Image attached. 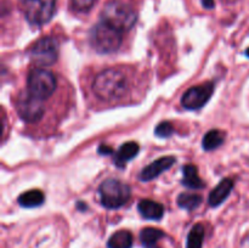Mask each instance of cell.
I'll return each mask as SVG.
<instances>
[{"instance_id": "obj_1", "label": "cell", "mask_w": 249, "mask_h": 248, "mask_svg": "<svg viewBox=\"0 0 249 248\" xmlns=\"http://www.w3.org/2000/svg\"><path fill=\"white\" fill-rule=\"evenodd\" d=\"M129 83L126 74L118 68H107L95 77L92 90L99 99L114 101L126 94Z\"/></svg>"}, {"instance_id": "obj_2", "label": "cell", "mask_w": 249, "mask_h": 248, "mask_svg": "<svg viewBox=\"0 0 249 248\" xmlns=\"http://www.w3.org/2000/svg\"><path fill=\"white\" fill-rule=\"evenodd\" d=\"M136 19H138L136 12L130 5L119 0H114L104 7L100 21L124 33L133 28L134 24L136 23Z\"/></svg>"}, {"instance_id": "obj_3", "label": "cell", "mask_w": 249, "mask_h": 248, "mask_svg": "<svg viewBox=\"0 0 249 248\" xmlns=\"http://www.w3.org/2000/svg\"><path fill=\"white\" fill-rule=\"evenodd\" d=\"M122 32L100 21L90 32V44L100 53H111L122 44Z\"/></svg>"}, {"instance_id": "obj_4", "label": "cell", "mask_w": 249, "mask_h": 248, "mask_svg": "<svg viewBox=\"0 0 249 248\" xmlns=\"http://www.w3.org/2000/svg\"><path fill=\"white\" fill-rule=\"evenodd\" d=\"M99 194L102 206L108 209H118L129 201L131 191L129 185L117 179H108L100 185Z\"/></svg>"}, {"instance_id": "obj_5", "label": "cell", "mask_w": 249, "mask_h": 248, "mask_svg": "<svg viewBox=\"0 0 249 248\" xmlns=\"http://www.w3.org/2000/svg\"><path fill=\"white\" fill-rule=\"evenodd\" d=\"M57 87L56 78L50 71L36 67L29 72L27 78V91L40 100H46L53 94Z\"/></svg>"}, {"instance_id": "obj_6", "label": "cell", "mask_w": 249, "mask_h": 248, "mask_svg": "<svg viewBox=\"0 0 249 248\" xmlns=\"http://www.w3.org/2000/svg\"><path fill=\"white\" fill-rule=\"evenodd\" d=\"M19 6L29 23L43 26L53 17L56 0H19Z\"/></svg>"}, {"instance_id": "obj_7", "label": "cell", "mask_w": 249, "mask_h": 248, "mask_svg": "<svg viewBox=\"0 0 249 248\" xmlns=\"http://www.w3.org/2000/svg\"><path fill=\"white\" fill-rule=\"evenodd\" d=\"M32 62L38 67H48L53 65L58 57V43L53 36L39 39L29 51Z\"/></svg>"}, {"instance_id": "obj_8", "label": "cell", "mask_w": 249, "mask_h": 248, "mask_svg": "<svg viewBox=\"0 0 249 248\" xmlns=\"http://www.w3.org/2000/svg\"><path fill=\"white\" fill-rule=\"evenodd\" d=\"M16 109L18 116L27 123H36L40 121L45 112L43 100L33 96L28 91L18 96L16 102Z\"/></svg>"}, {"instance_id": "obj_9", "label": "cell", "mask_w": 249, "mask_h": 248, "mask_svg": "<svg viewBox=\"0 0 249 248\" xmlns=\"http://www.w3.org/2000/svg\"><path fill=\"white\" fill-rule=\"evenodd\" d=\"M214 91V84L212 82L203 83L197 87L190 88L181 97V105L186 109H198L203 107Z\"/></svg>"}, {"instance_id": "obj_10", "label": "cell", "mask_w": 249, "mask_h": 248, "mask_svg": "<svg viewBox=\"0 0 249 248\" xmlns=\"http://www.w3.org/2000/svg\"><path fill=\"white\" fill-rule=\"evenodd\" d=\"M175 163V158L173 156H167V157H162L160 159L155 160L147 167L143 168L140 173V180L142 181H150L155 177H160L163 172L169 169L173 164Z\"/></svg>"}, {"instance_id": "obj_11", "label": "cell", "mask_w": 249, "mask_h": 248, "mask_svg": "<svg viewBox=\"0 0 249 248\" xmlns=\"http://www.w3.org/2000/svg\"><path fill=\"white\" fill-rule=\"evenodd\" d=\"M233 189V181L231 179H224L216 185L215 189L211 192L209 195V204L212 207H216V206H220L229 196H230L231 191Z\"/></svg>"}, {"instance_id": "obj_12", "label": "cell", "mask_w": 249, "mask_h": 248, "mask_svg": "<svg viewBox=\"0 0 249 248\" xmlns=\"http://www.w3.org/2000/svg\"><path fill=\"white\" fill-rule=\"evenodd\" d=\"M138 209L143 218L150 220H160L164 214L162 204L151 199H141L138 204Z\"/></svg>"}, {"instance_id": "obj_13", "label": "cell", "mask_w": 249, "mask_h": 248, "mask_svg": "<svg viewBox=\"0 0 249 248\" xmlns=\"http://www.w3.org/2000/svg\"><path fill=\"white\" fill-rule=\"evenodd\" d=\"M139 150H140V146L135 141H129V142L123 143L119 147V150L117 151L116 157H114V163H116L117 167L123 168L126 162H129V160H131L134 157L138 156Z\"/></svg>"}, {"instance_id": "obj_14", "label": "cell", "mask_w": 249, "mask_h": 248, "mask_svg": "<svg viewBox=\"0 0 249 248\" xmlns=\"http://www.w3.org/2000/svg\"><path fill=\"white\" fill-rule=\"evenodd\" d=\"M182 184L192 190H199L204 187L203 180L199 177L197 167L194 164H187L182 168Z\"/></svg>"}, {"instance_id": "obj_15", "label": "cell", "mask_w": 249, "mask_h": 248, "mask_svg": "<svg viewBox=\"0 0 249 248\" xmlns=\"http://www.w3.org/2000/svg\"><path fill=\"white\" fill-rule=\"evenodd\" d=\"M44 201H45V196L40 190H29L18 197L19 206L24 208H34V207L41 206Z\"/></svg>"}, {"instance_id": "obj_16", "label": "cell", "mask_w": 249, "mask_h": 248, "mask_svg": "<svg viewBox=\"0 0 249 248\" xmlns=\"http://www.w3.org/2000/svg\"><path fill=\"white\" fill-rule=\"evenodd\" d=\"M108 248H131L133 247V235L130 231L121 230L114 232L107 242Z\"/></svg>"}, {"instance_id": "obj_17", "label": "cell", "mask_w": 249, "mask_h": 248, "mask_svg": "<svg viewBox=\"0 0 249 248\" xmlns=\"http://www.w3.org/2000/svg\"><path fill=\"white\" fill-rule=\"evenodd\" d=\"M224 140H225V133L218 130V129H213V130H209L204 135L202 145H203V148L206 151H213L218 148L219 146L223 145Z\"/></svg>"}, {"instance_id": "obj_18", "label": "cell", "mask_w": 249, "mask_h": 248, "mask_svg": "<svg viewBox=\"0 0 249 248\" xmlns=\"http://www.w3.org/2000/svg\"><path fill=\"white\" fill-rule=\"evenodd\" d=\"M164 232L162 230H160V229L146 228L141 230L140 240L145 247H148V246L157 245L158 241L164 237Z\"/></svg>"}, {"instance_id": "obj_19", "label": "cell", "mask_w": 249, "mask_h": 248, "mask_svg": "<svg viewBox=\"0 0 249 248\" xmlns=\"http://www.w3.org/2000/svg\"><path fill=\"white\" fill-rule=\"evenodd\" d=\"M202 203V197L197 194H184L179 195L178 197V204L181 207L182 209L186 211H194V209L198 208Z\"/></svg>"}, {"instance_id": "obj_20", "label": "cell", "mask_w": 249, "mask_h": 248, "mask_svg": "<svg viewBox=\"0 0 249 248\" xmlns=\"http://www.w3.org/2000/svg\"><path fill=\"white\" fill-rule=\"evenodd\" d=\"M204 240V228L202 224H196L187 236L186 248H202Z\"/></svg>"}, {"instance_id": "obj_21", "label": "cell", "mask_w": 249, "mask_h": 248, "mask_svg": "<svg viewBox=\"0 0 249 248\" xmlns=\"http://www.w3.org/2000/svg\"><path fill=\"white\" fill-rule=\"evenodd\" d=\"M173 131H174V128L169 122H160L157 128L155 129V134L160 138H169Z\"/></svg>"}, {"instance_id": "obj_22", "label": "cell", "mask_w": 249, "mask_h": 248, "mask_svg": "<svg viewBox=\"0 0 249 248\" xmlns=\"http://www.w3.org/2000/svg\"><path fill=\"white\" fill-rule=\"evenodd\" d=\"M94 2L95 0H71L73 9L79 12L89 11L92 7V5H94Z\"/></svg>"}, {"instance_id": "obj_23", "label": "cell", "mask_w": 249, "mask_h": 248, "mask_svg": "<svg viewBox=\"0 0 249 248\" xmlns=\"http://www.w3.org/2000/svg\"><path fill=\"white\" fill-rule=\"evenodd\" d=\"M99 153L100 155H112L113 153V150H112V147H109V146L107 145H100L99 147Z\"/></svg>"}, {"instance_id": "obj_24", "label": "cell", "mask_w": 249, "mask_h": 248, "mask_svg": "<svg viewBox=\"0 0 249 248\" xmlns=\"http://www.w3.org/2000/svg\"><path fill=\"white\" fill-rule=\"evenodd\" d=\"M202 4H203V6L207 7V9H212V7L214 6L213 0H202Z\"/></svg>"}, {"instance_id": "obj_25", "label": "cell", "mask_w": 249, "mask_h": 248, "mask_svg": "<svg viewBox=\"0 0 249 248\" xmlns=\"http://www.w3.org/2000/svg\"><path fill=\"white\" fill-rule=\"evenodd\" d=\"M145 248H160V247H158L157 245H155V246H148V247H145Z\"/></svg>"}, {"instance_id": "obj_26", "label": "cell", "mask_w": 249, "mask_h": 248, "mask_svg": "<svg viewBox=\"0 0 249 248\" xmlns=\"http://www.w3.org/2000/svg\"><path fill=\"white\" fill-rule=\"evenodd\" d=\"M246 55H247L249 57V49H248V50H246Z\"/></svg>"}]
</instances>
